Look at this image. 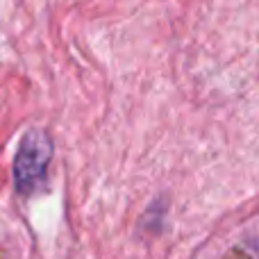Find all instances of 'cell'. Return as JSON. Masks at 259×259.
Segmentation results:
<instances>
[{"instance_id":"obj_1","label":"cell","mask_w":259,"mask_h":259,"mask_svg":"<svg viewBox=\"0 0 259 259\" xmlns=\"http://www.w3.org/2000/svg\"><path fill=\"white\" fill-rule=\"evenodd\" d=\"M50 155H53V143L39 130H32L21 143V150L16 155L14 173H16V184L23 193L32 191L41 184L48 168Z\"/></svg>"}]
</instances>
